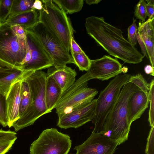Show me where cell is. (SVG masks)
<instances>
[{
    "label": "cell",
    "mask_w": 154,
    "mask_h": 154,
    "mask_svg": "<svg viewBox=\"0 0 154 154\" xmlns=\"http://www.w3.org/2000/svg\"><path fill=\"white\" fill-rule=\"evenodd\" d=\"M85 26L87 33L110 55L129 63L142 61L143 55L124 37L122 31L107 23L103 17H88Z\"/></svg>",
    "instance_id": "cell-1"
},
{
    "label": "cell",
    "mask_w": 154,
    "mask_h": 154,
    "mask_svg": "<svg viewBox=\"0 0 154 154\" xmlns=\"http://www.w3.org/2000/svg\"><path fill=\"white\" fill-rule=\"evenodd\" d=\"M139 90L138 87L131 82H127L124 85L100 132L119 142V145L128 139L131 125L129 116V100L131 94Z\"/></svg>",
    "instance_id": "cell-2"
},
{
    "label": "cell",
    "mask_w": 154,
    "mask_h": 154,
    "mask_svg": "<svg viewBox=\"0 0 154 154\" xmlns=\"http://www.w3.org/2000/svg\"><path fill=\"white\" fill-rule=\"evenodd\" d=\"M47 77L42 70L26 71L25 79L29 85L31 101L26 111L13 125L15 132L32 125L39 118L48 113L45 99Z\"/></svg>",
    "instance_id": "cell-3"
},
{
    "label": "cell",
    "mask_w": 154,
    "mask_h": 154,
    "mask_svg": "<svg viewBox=\"0 0 154 154\" xmlns=\"http://www.w3.org/2000/svg\"><path fill=\"white\" fill-rule=\"evenodd\" d=\"M41 1L43 8L39 11V22L70 52L71 39L75 32L70 19L52 0Z\"/></svg>",
    "instance_id": "cell-4"
},
{
    "label": "cell",
    "mask_w": 154,
    "mask_h": 154,
    "mask_svg": "<svg viewBox=\"0 0 154 154\" xmlns=\"http://www.w3.org/2000/svg\"><path fill=\"white\" fill-rule=\"evenodd\" d=\"M131 75L119 74L111 80L96 99L94 116L91 121L94 125L92 132L100 133L106 119L118 99L122 87L127 83Z\"/></svg>",
    "instance_id": "cell-5"
},
{
    "label": "cell",
    "mask_w": 154,
    "mask_h": 154,
    "mask_svg": "<svg viewBox=\"0 0 154 154\" xmlns=\"http://www.w3.org/2000/svg\"><path fill=\"white\" fill-rule=\"evenodd\" d=\"M28 48L26 38L19 37L6 23L0 24V60L20 69Z\"/></svg>",
    "instance_id": "cell-6"
},
{
    "label": "cell",
    "mask_w": 154,
    "mask_h": 154,
    "mask_svg": "<svg viewBox=\"0 0 154 154\" xmlns=\"http://www.w3.org/2000/svg\"><path fill=\"white\" fill-rule=\"evenodd\" d=\"M92 79L90 75L86 72L63 94L54 107L58 116L94 99L98 92L96 89L88 87V82Z\"/></svg>",
    "instance_id": "cell-7"
},
{
    "label": "cell",
    "mask_w": 154,
    "mask_h": 154,
    "mask_svg": "<svg viewBox=\"0 0 154 154\" xmlns=\"http://www.w3.org/2000/svg\"><path fill=\"white\" fill-rule=\"evenodd\" d=\"M72 140L68 134L55 128L47 129L34 141L30 147V154H68Z\"/></svg>",
    "instance_id": "cell-8"
},
{
    "label": "cell",
    "mask_w": 154,
    "mask_h": 154,
    "mask_svg": "<svg viewBox=\"0 0 154 154\" xmlns=\"http://www.w3.org/2000/svg\"><path fill=\"white\" fill-rule=\"evenodd\" d=\"M28 29L35 36L53 61L55 67L66 65L75 62L70 53L56 39L45 26L39 22Z\"/></svg>",
    "instance_id": "cell-9"
},
{
    "label": "cell",
    "mask_w": 154,
    "mask_h": 154,
    "mask_svg": "<svg viewBox=\"0 0 154 154\" xmlns=\"http://www.w3.org/2000/svg\"><path fill=\"white\" fill-rule=\"evenodd\" d=\"M28 46L25 58L20 69L23 71H36L53 66V61L34 35L28 29H25Z\"/></svg>",
    "instance_id": "cell-10"
},
{
    "label": "cell",
    "mask_w": 154,
    "mask_h": 154,
    "mask_svg": "<svg viewBox=\"0 0 154 154\" xmlns=\"http://www.w3.org/2000/svg\"><path fill=\"white\" fill-rule=\"evenodd\" d=\"M96 101V99H94L85 102L58 116L57 126L65 129L76 128L91 121L94 116Z\"/></svg>",
    "instance_id": "cell-11"
},
{
    "label": "cell",
    "mask_w": 154,
    "mask_h": 154,
    "mask_svg": "<svg viewBox=\"0 0 154 154\" xmlns=\"http://www.w3.org/2000/svg\"><path fill=\"white\" fill-rule=\"evenodd\" d=\"M119 142L101 132H92L82 144L75 146V154H113Z\"/></svg>",
    "instance_id": "cell-12"
},
{
    "label": "cell",
    "mask_w": 154,
    "mask_h": 154,
    "mask_svg": "<svg viewBox=\"0 0 154 154\" xmlns=\"http://www.w3.org/2000/svg\"><path fill=\"white\" fill-rule=\"evenodd\" d=\"M122 64L117 58L105 55L100 59L91 60L89 70L87 72L92 79L103 81L121 74L122 72Z\"/></svg>",
    "instance_id": "cell-13"
},
{
    "label": "cell",
    "mask_w": 154,
    "mask_h": 154,
    "mask_svg": "<svg viewBox=\"0 0 154 154\" xmlns=\"http://www.w3.org/2000/svg\"><path fill=\"white\" fill-rule=\"evenodd\" d=\"M22 78L11 86L6 97L8 126L9 128L20 118L19 107L20 102Z\"/></svg>",
    "instance_id": "cell-14"
},
{
    "label": "cell",
    "mask_w": 154,
    "mask_h": 154,
    "mask_svg": "<svg viewBox=\"0 0 154 154\" xmlns=\"http://www.w3.org/2000/svg\"><path fill=\"white\" fill-rule=\"evenodd\" d=\"M46 74L55 80L60 88L62 95L75 82L77 73L74 69L66 65L52 66L48 68Z\"/></svg>",
    "instance_id": "cell-15"
},
{
    "label": "cell",
    "mask_w": 154,
    "mask_h": 154,
    "mask_svg": "<svg viewBox=\"0 0 154 154\" xmlns=\"http://www.w3.org/2000/svg\"><path fill=\"white\" fill-rule=\"evenodd\" d=\"M148 95L140 90L134 92L129 100L128 111L130 123L140 118L148 107Z\"/></svg>",
    "instance_id": "cell-16"
},
{
    "label": "cell",
    "mask_w": 154,
    "mask_h": 154,
    "mask_svg": "<svg viewBox=\"0 0 154 154\" xmlns=\"http://www.w3.org/2000/svg\"><path fill=\"white\" fill-rule=\"evenodd\" d=\"M137 31L143 42L152 66L154 68V17L143 23L140 20Z\"/></svg>",
    "instance_id": "cell-17"
},
{
    "label": "cell",
    "mask_w": 154,
    "mask_h": 154,
    "mask_svg": "<svg viewBox=\"0 0 154 154\" xmlns=\"http://www.w3.org/2000/svg\"><path fill=\"white\" fill-rule=\"evenodd\" d=\"M62 93L60 88L53 78L47 76L45 89V99L48 113L51 112L61 98Z\"/></svg>",
    "instance_id": "cell-18"
},
{
    "label": "cell",
    "mask_w": 154,
    "mask_h": 154,
    "mask_svg": "<svg viewBox=\"0 0 154 154\" xmlns=\"http://www.w3.org/2000/svg\"><path fill=\"white\" fill-rule=\"evenodd\" d=\"M39 11L33 9L7 19L5 22L11 26L19 25L27 29L39 22Z\"/></svg>",
    "instance_id": "cell-19"
},
{
    "label": "cell",
    "mask_w": 154,
    "mask_h": 154,
    "mask_svg": "<svg viewBox=\"0 0 154 154\" xmlns=\"http://www.w3.org/2000/svg\"><path fill=\"white\" fill-rule=\"evenodd\" d=\"M24 73V71L19 69L0 79V93L6 97L12 85L22 79Z\"/></svg>",
    "instance_id": "cell-20"
},
{
    "label": "cell",
    "mask_w": 154,
    "mask_h": 154,
    "mask_svg": "<svg viewBox=\"0 0 154 154\" xmlns=\"http://www.w3.org/2000/svg\"><path fill=\"white\" fill-rule=\"evenodd\" d=\"M52 1L66 14L80 11L84 4L83 0H53Z\"/></svg>",
    "instance_id": "cell-21"
},
{
    "label": "cell",
    "mask_w": 154,
    "mask_h": 154,
    "mask_svg": "<svg viewBox=\"0 0 154 154\" xmlns=\"http://www.w3.org/2000/svg\"><path fill=\"white\" fill-rule=\"evenodd\" d=\"M26 71H25L21 83V91L20 102L19 107L20 118L27 109L30 103L31 95L28 82L25 79Z\"/></svg>",
    "instance_id": "cell-22"
},
{
    "label": "cell",
    "mask_w": 154,
    "mask_h": 154,
    "mask_svg": "<svg viewBox=\"0 0 154 154\" xmlns=\"http://www.w3.org/2000/svg\"><path fill=\"white\" fill-rule=\"evenodd\" d=\"M35 0H13L10 14L8 19L33 9Z\"/></svg>",
    "instance_id": "cell-23"
},
{
    "label": "cell",
    "mask_w": 154,
    "mask_h": 154,
    "mask_svg": "<svg viewBox=\"0 0 154 154\" xmlns=\"http://www.w3.org/2000/svg\"><path fill=\"white\" fill-rule=\"evenodd\" d=\"M71 54L75 64L78 67L80 70L87 72L89 70L91 60L84 51L80 53H72Z\"/></svg>",
    "instance_id": "cell-24"
},
{
    "label": "cell",
    "mask_w": 154,
    "mask_h": 154,
    "mask_svg": "<svg viewBox=\"0 0 154 154\" xmlns=\"http://www.w3.org/2000/svg\"><path fill=\"white\" fill-rule=\"evenodd\" d=\"M127 82H131L135 85L140 90L148 95L150 84L148 83L143 76L139 73L135 75L131 76Z\"/></svg>",
    "instance_id": "cell-25"
},
{
    "label": "cell",
    "mask_w": 154,
    "mask_h": 154,
    "mask_svg": "<svg viewBox=\"0 0 154 154\" xmlns=\"http://www.w3.org/2000/svg\"><path fill=\"white\" fill-rule=\"evenodd\" d=\"M13 0H0V24L5 23L10 14Z\"/></svg>",
    "instance_id": "cell-26"
},
{
    "label": "cell",
    "mask_w": 154,
    "mask_h": 154,
    "mask_svg": "<svg viewBox=\"0 0 154 154\" xmlns=\"http://www.w3.org/2000/svg\"><path fill=\"white\" fill-rule=\"evenodd\" d=\"M150 108L149 112L148 121L150 126L154 125V80H152L150 84L148 93Z\"/></svg>",
    "instance_id": "cell-27"
},
{
    "label": "cell",
    "mask_w": 154,
    "mask_h": 154,
    "mask_svg": "<svg viewBox=\"0 0 154 154\" xmlns=\"http://www.w3.org/2000/svg\"><path fill=\"white\" fill-rule=\"evenodd\" d=\"M146 3L144 0H140L136 5L134 12L137 19H139L141 23L145 21L147 17L146 6Z\"/></svg>",
    "instance_id": "cell-28"
},
{
    "label": "cell",
    "mask_w": 154,
    "mask_h": 154,
    "mask_svg": "<svg viewBox=\"0 0 154 154\" xmlns=\"http://www.w3.org/2000/svg\"><path fill=\"white\" fill-rule=\"evenodd\" d=\"M8 125L6 97L0 93V125L5 127Z\"/></svg>",
    "instance_id": "cell-29"
},
{
    "label": "cell",
    "mask_w": 154,
    "mask_h": 154,
    "mask_svg": "<svg viewBox=\"0 0 154 154\" xmlns=\"http://www.w3.org/2000/svg\"><path fill=\"white\" fill-rule=\"evenodd\" d=\"M136 20L133 18L132 24L128 29V41L134 46L136 45L137 42V26L136 23Z\"/></svg>",
    "instance_id": "cell-30"
},
{
    "label": "cell",
    "mask_w": 154,
    "mask_h": 154,
    "mask_svg": "<svg viewBox=\"0 0 154 154\" xmlns=\"http://www.w3.org/2000/svg\"><path fill=\"white\" fill-rule=\"evenodd\" d=\"M19 69V68L0 60V79Z\"/></svg>",
    "instance_id": "cell-31"
},
{
    "label": "cell",
    "mask_w": 154,
    "mask_h": 154,
    "mask_svg": "<svg viewBox=\"0 0 154 154\" xmlns=\"http://www.w3.org/2000/svg\"><path fill=\"white\" fill-rule=\"evenodd\" d=\"M17 138V134L15 131L10 130L4 131L0 129V143L13 140H16Z\"/></svg>",
    "instance_id": "cell-32"
},
{
    "label": "cell",
    "mask_w": 154,
    "mask_h": 154,
    "mask_svg": "<svg viewBox=\"0 0 154 154\" xmlns=\"http://www.w3.org/2000/svg\"><path fill=\"white\" fill-rule=\"evenodd\" d=\"M151 127L147 139L145 151L146 154H154V125Z\"/></svg>",
    "instance_id": "cell-33"
},
{
    "label": "cell",
    "mask_w": 154,
    "mask_h": 154,
    "mask_svg": "<svg viewBox=\"0 0 154 154\" xmlns=\"http://www.w3.org/2000/svg\"><path fill=\"white\" fill-rule=\"evenodd\" d=\"M15 140L0 143V154H5L12 149Z\"/></svg>",
    "instance_id": "cell-34"
},
{
    "label": "cell",
    "mask_w": 154,
    "mask_h": 154,
    "mask_svg": "<svg viewBox=\"0 0 154 154\" xmlns=\"http://www.w3.org/2000/svg\"><path fill=\"white\" fill-rule=\"evenodd\" d=\"M13 30L16 34L22 38H26V34L25 29L20 26L15 25L11 26Z\"/></svg>",
    "instance_id": "cell-35"
},
{
    "label": "cell",
    "mask_w": 154,
    "mask_h": 154,
    "mask_svg": "<svg viewBox=\"0 0 154 154\" xmlns=\"http://www.w3.org/2000/svg\"><path fill=\"white\" fill-rule=\"evenodd\" d=\"M83 52L84 51L74 40V37H72L70 41V52L71 53H77Z\"/></svg>",
    "instance_id": "cell-36"
},
{
    "label": "cell",
    "mask_w": 154,
    "mask_h": 154,
    "mask_svg": "<svg viewBox=\"0 0 154 154\" xmlns=\"http://www.w3.org/2000/svg\"><path fill=\"white\" fill-rule=\"evenodd\" d=\"M137 40L141 48V51L143 54V56L146 57L148 58L147 55L146 49L145 45L142 39L141 38L138 33L137 32Z\"/></svg>",
    "instance_id": "cell-37"
},
{
    "label": "cell",
    "mask_w": 154,
    "mask_h": 154,
    "mask_svg": "<svg viewBox=\"0 0 154 154\" xmlns=\"http://www.w3.org/2000/svg\"><path fill=\"white\" fill-rule=\"evenodd\" d=\"M146 8L147 16L148 17V19H150L154 17V4L146 3Z\"/></svg>",
    "instance_id": "cell-38"
},
{
    "label": "cell",
    "mask_w": 154,
    "mask_h": 154,
    "mask_svg": "<svg viewBox=\"0 0 154 154\" xmlns=\"http://www.w3.org/2000/svg\"><path fill=\"white\" fill-rule=\"evenodd\" d=\"M43 8V3L41 0H35L32 6V9L40 11Z\"/></svg>",
    "instance_id": "cell-39"
},
{
    "label": "cell",
    "mask_w": 154,
    "mask_h": 154,
    "mask_svg": "<svg viewBox=\"0 0 154 154\" xmlns=\"http://www.w3.org/2000/svg\"><path fill=\"white\" fill-rule=\"evenodd\" d=\"M144 70L146 74L150 75L152 76H154V68L151 65H147L145 66Z\"/></svg>",
    "instance_id": "cell-40"
},
{
    "label": "cell",
    "mask_w": 154,
    "mask_h": 154,
    "mask_svg": "<svg viewBox=\"0 0 154 154\" xmlns=\"http://www.w3.org/2000/svg\"><path fill=\"white\" fill-rule=\"evenodd\" d=\"M101 1V0H87L85 1V2L87 4L90 5L92 4H97Z\"/></svg>",
    "instance_id": "cell-41"
},
{
    "label": "cell",
    "mask_w": 154,
    "mask_h": 154,
    "mask_svg": "<svg viewBox=\"0 0 154 154\" xmlns=\"http://www.w3.org/2000/svg\"><path fill=\"white\" fill-rule=\"evenodd\" d=\"M147 2V3H149L154 4V0H146Z\"/></svg>",
    "instance_id": "cell-42"
},
{
    "label": "cell",
    "mask_w": 154,
    "mask_h": 154,
    "mask_svg": "<svg viewBox=\"0 0 154 154\" xmlns=\"http://www.w3.org/2000/svg\"><path fill=\"white\" fill-rule=\"evenodd\" d=\"M71 154V153H70V154Z\"/></svg>",
    "instance_id": "cell-43"
}]
</instances>
